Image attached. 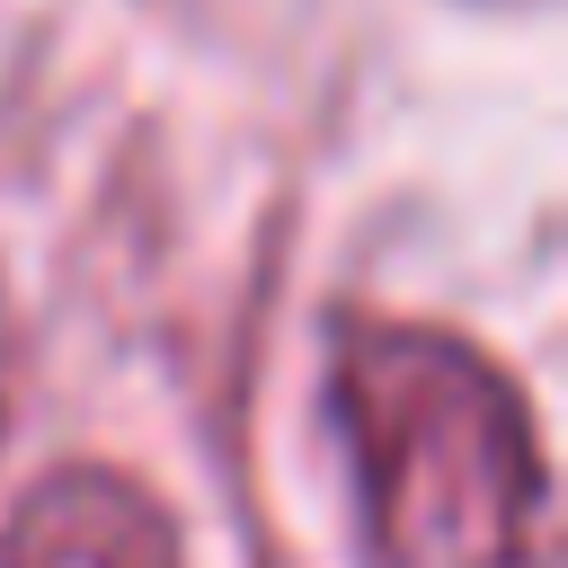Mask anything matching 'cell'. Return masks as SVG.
Instances as JSON below:
<instances>
[{"instance_id":"obj_1","label":"cell","mask_w":568,"mask_h":568,"mask_svg":"<svg viewBox=\"0 0 568 568\" xmlns=\"http://www.w3.org/2000/svg\"><path fill=\"white\" fill-rule=\"evenodd\" d=\"M328 417L355 479L373 568H532L550 462L524 390L453 328L346 320L328 346Z\"/></svg>"},{"instance_id":"obj_2","label":"cell","mask_w":568,"mask_h":568,"mask_svg":"<svg viewBox=\"0 0 568 568\" xmlns=\"http://www.w3.org/2000/svg\"><path fill=\"white\" fill-rule=\"evenodd\" d=\"M0 568H186V559L169 506L142 479L106 462H62L9 506Z\"/></svg>"}]
</instances>
